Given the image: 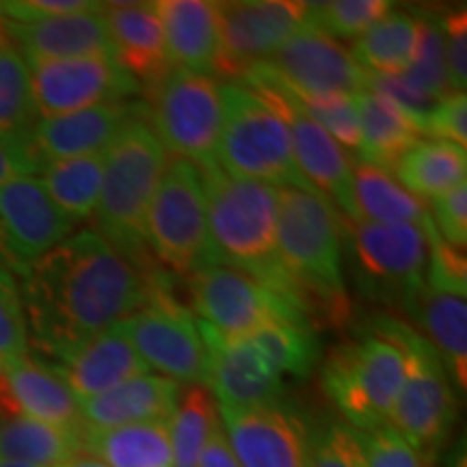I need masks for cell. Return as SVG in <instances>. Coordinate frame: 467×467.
Instances as JSON below:
<instances>
[{
	"label": "cell",
	"mask_w": 467,
	"mask_h": 467,
	"mask_svg": "<svg viewBox=\"0 0 467 467\" xmlns=\"http://www.w3.org/2000/svg\"><path fill=\"white\" fill-rule=\"evenodd\" d=\"M219 169L232 178L314 192L296 169L284 117L247 85H223ZM318 195V192H317Z\"/></svg>",
	"instance_id": "6"
},
{
	"label": "cell",
	"mask_w": 467,
	"mask_h": 467,
	"mask_svg": "<svg viewBox=\"0 0 467 467\" xmlns=\"http://www.w3.org/2000/svg\"><path fill=\"white\" fill-rule=\"evenodd\" d=\"M219 426V402L206 385L182 389L173 416L169 418L175 467H197L203 448Z\"/></svg>",
	"instance_id": "35"
},
{
	"label": "cell",
	"mask_w": 467,
	"mask_h": 467,
	"mask_svg": "<svg viewBox=\"0 0 467 467\" xmlns=\"http://www.w3.org/2000/svg\"><path fill=\"white\" fill-rule=\"evenodd\" d=\"M418 16L388 11L353 42L355 61L370 76H400L411 67L418 50Z\"/></svg>",
	"instance_id": "33"
},
{
	"label": "cell",
	"mask_w": 467,
	"mask_h": 467,
	"mask_svg": "<svg viewBox=\"0 0 467 467\" xmlns=\"http://www.w3.org/2000/svg\"><path fill=\"white\" fill-rule=\"evenodd\" d=\"M342 217L325 197L279 186L277 262L292 299L307 318L342 325L350 303L342 277Z\"/></svg>",
	"instance_id": "2"
},
{
	"label": "cell",
	"mask_w": 467,
	"mask_h": 467,
	"mask_svg": "<svg viewBox=\"0 0 467 467\" xmlns=\"http://www.w3.org/2000/svg\"><path fill=\"white\" fill-rule=\"evenodd\" d=\"M74 223L37 175H20L0 189V265L25 273L72 234Z\"/></svg>",
	"instance_id": "17"
},
{
	"label": "cell",
	"mask_w": 467,
	"mask_h": 467,
	"mask_svg": "<svg viewBox=\"0 0 467 467\" xmlns=\"http://www.w3.org/2000/svg\"><path fill=\"white\" fill-rule=\"evenodd\" d=\"M0 33H3V20H0Z\"/></svg>",
	"instance_id": "53"
},
{
	"label": "cell",
	"mask_w": 467,
	"mask_h": 467,
	"mask_svg": "<svg viewBox=\"0 0 467 467\" xmlns=\"http://www.w3.org/2000/svg\"><path fill=\"white\" fill-rule=\"evenodd\" d=\"M39 171L50 200L74 225L96 214L104 178V151L48 162Z\"/></svg>",
	"instance_id": "34"
},
{
	"label": "cell",
	"mask_w": 467,
	"mask_h": 467,
	"mask_svg": "<svg viewBox=\"0 0 467 467\" xmlns=\"http://www.w3.org/2000/svg\"><path fill=\"white\" fill-rule=\"evenodd\" d=\"M189 292L197 320L223 337L251 336L279 320L312 325L296 303L268 288L258 277L217 262L192 273Z\"/></svg>",
	"instance_id": "11"
},
{
	"label": "cell",
	"mask_w": 467,
	"mask_h": 467,
	"mask_svg": "<svg viewBox=\"0 0 467 467\" xmlns=\"http://www.w3.org/2000/svg\"><path fill=\"white\" fill-rule=\"evenodd\" d=\"M102 11L48 17L28 25L3 20V33L28 67L48 61H63V58L113 57Z\"/></svg>",
	"instance_id": "22"
},
{
	"label": "cell",
	"mask_w": 467,
	"mask_h": 467,
	"mask_svg": "<svg viewBox=\"0 0 467 467\" xmlns=\"http://www.w3.org/2000/svg\"><path fill=\"white\" fill-rule=\"evenodd\" d=\"M422 134L435 141H448L465 148L467 145V98L452 93L435 104L422 119Z\"/></svg>",
	"instance_id": "44"
},
{
	"label": "cell",
	"mask_w": 467,
	"mask_h": 467,
	"mask_svg": "<svg viewBox=\"0 0 467 467\" xmlns=\"http://www.w3.org/2000/svg\"><path fill=\"white\" fill-rule=\"evenodd\" d=\"M102 9V3H91V0H7V3H0V20L28 25V22L48 20V17Z\"/></svg>",
	"instance_id": "46"
},
{
	"label": "cell",
	"mask_w": 467,
	"mask_h": 467,
	"mask_svg": "<svg viewBox=\"0 0 467 467\" xmlns=\"http://www.w3.org/2000/svg\"><path fill=\"white\" fill-rule=\"evenodd\" d=\"M22 277V306L33 340L44 353L63 359L141 309L159 273L148 277L100 232L80 230Z\"/></svg>",
	"instance_id": "1"
},
{
	"label": "cell",
	"mask_w": 467,
	"mask_h": 467,
	"mask_svg": "<svg viewBox=\"0 0 467 467\" xmlns=\"http://www.w3.org/2000/svg\"><path fill=\"white\" fill-rule=\"evenodd\" d=\"M208 350L206 388L221 409H255L282 402L284 375L265 350L244 337H223L197 320Z\"/></svg>",
	"instance_id": "18"
},
{
	"label": "cell",
	"mask_w": 467,
	"mask_h": 467,
	"mask_svg": "<svg viewBox=\"0 0 467 467\" xmlns=\"http://www.w3.org/2000/svg\"><path fill=\"white\" fill-rule=\"evenodd\" d=\"M366 467H424V461L392 426L359 433Z\"/></svg>",
	"instance_id": "43"
},
{
	"label": "cell",
	"mask_w": 467,
	"mask_h": 467,
	"mask_svg": "<svg viewBox=\"0 0 467 467\" xmlns=\"http://www.w3.org/2000/svg\"><path fill=\"white\" fill-rule=\"evenodd\" d=\"M435 230L454 249H463L467 243V184L454 186L452 191L435 197L433 210Z\"/></svg>",
	"instance_id": "47"
},
{
	"label": "cell",
	"mask_w": 467,
	"mask_h": 467,
	"mask_svg": "<svg viewBox=\"0 0 467 467\" xmlns=\"http://www.w3.org/2000/svg\"><path fill=\"white\" fill-rule=\"evenodd\" d=\"M119 325L150 370L175 383L206 385L208 350L197 318L173 299L161 275L154 279L148 303Z\"/></svg>",
	"instance_id": "12"
},
{
	"label": "cell",
	"mask_w": 467,
	"mask_h": 467,
	"mask_svg": "<svg viewBox=\"0 0 467 467\" xmlns=\"http://www.w3.org/2000/svg\"><path fill=\"white\" fill-rule=\"evenodd\" d=\"M0 411L17 413L57 429L83 433L80 400L55 366L22 355L0 366Z\"/></svg>",
	"instance_id": "20"
},
{
	"label": "cell",
	"mask_w": 467,
	"mask_h": 467,
	"mask_svg": "<svg viewBox=\"0 0 467 467\" xmlns=\"http://www.w3.org/2000/svg\"><path fill=\"white\" fill-rule=\"evenodd\" d=\"M295 96V93H292ZM296 98V96H295ZM301 109L329 134L340 148L358 151L361 141L359 113L355 96H327V98H296Z\"/></svg>",
	"instance_id": "40"
},
{
	"label": "cell",
	"mask_w": 467,
	"mask_h": 467,
	"mask_svg": "<svg viewBox=\"0 0 467 467\" xmlns=\"http://www.w3.org/2000/svg\"><path fill=\"white\" fill-rule=\"evenodd\" d=\"M446 46L448 80L452 93H463L467 85V11L465 7L440 14Z\"/></svg>",
	"instance_id": "45"
},
{
	"label": "cell",
	"mask_w": 467,
	"mask_h": 467,
	"mask_svg": "<svg viewBox=\"0 0 467 467\" xmlns=\"http://www.w3.org/2000/svg\"><path fill=\"white\" fill-rule=\"evenodd\" d=\"M197 467H241L236 454L232 452L230 441H227L223 424H221L219 429L214 431V435L210 437V441L206 443V448H203Z\"/></svg>",
	"instance_id": "49"
},
{
	"label": "cell",
	"mask_w": 467,
	"mask_h": 467,
	"mask_svg": "<svg viewBox=\"0 0 467 467\" xmlns=\"http://www.w3.org/2000/svg\"><path fill=\"white\" fill-rule=\"evenodd\" d=\"M405 375V348L379 320L370 334L331 350L323 388L350 429L370 433L388 424Z\"/></svg>",
	"instance_id": "5"
},
{
	"label": "cell",
	"mask_w": 467,
	"mask_h": 467,
	"mask_svg": "<svg viewBox=\"0 0 467 467\" xmlns=\"http://www.w3.org/2000/svg\"><path fill=\"white\" fill-rule=\"evenodd\" d=\"M180 392V383L145 372L128 379L109 392L80 400V418L87 431L161 422L173 416Z\"/></svg>",
	"instance_id": "25"
},
{
	"label": "cell",
	"mask_w": 467,
	"mask_h": 467,
	"mask_svg": "<svg viewBox=\"0 0 467 467\" xmlns=\"http://www.w3.org/2000/svg\"><path fill=\"white\" fill-rule=\"evenodd\" d=\"M145 236L151 255L178 275L214 265L208 236L206 182L200 167L171 159L151 200Z\"/></svg>",
	"instance_id": "9"
},
{
	"label": "cell",
	"mask_w": 467,
	"mask_h": 467,
	"mask_svg": "<svg viewBox=\"0 0 467 467\" xmlns=\"http://www.w3.org/2000/svg\"><path fill=\"white\" fill-rule=\"evenodd\" d=\"M0 467H42V465H31V463H14V461H0Z\"/></svg>",
	"instance_id": "51"
},
{
	"label": "cell",
	"mask_w": 467,
	"mask_h": 467,
	"mask_svg": "<svg viewBox=\"0 0 467 467\" xmlns=\"http://www.w3.org/2000/svg\"><path fill=\"white\" fill-rule=\"evenodd\" d=\"M353 208L355 221L381 225H418L433 223L431 208L411 195L392 173L381 167H353Z\"/></svg>",
	"instance_id": "30"
},
{
	"label": "cell",
	"mask_w": 467,
	"mask_h": 467,
	"mask_svg": "<svg viewBox=\"0 0 467 467\" xmlns=\"http://www.w3.org/2000/svg\"><path fill=\"white\" fill-rule=\"evenodd\" d=\"M28 350V327L22 295L7 266L0 265V366Z\"/></svg>",
	"instance_id": "41"
},
{
	"label": "cell",
	"mask_w": 467,
	"mask_h": 467,
	"mask_svg": "<svg viewBox=\"0 0 467 467\" xmlns=\"http://www.w3.org/2000/svg\"><path fill=\"white\" fill-rule=\"evenodd\" d=\"M309 467H366L364 446L355 429L331 424L312 440Z\"/></svg>",
	"instance_id": "42"
},
{
	"label": "cell",
	"mask_w": 467,
	"mask_h": 467,
	"mask_svg": "<svg viewBox=\"0 0 467 467\" xmlns=\"http://www.w3.org/2000/svg\"><path fill=\"white\" fill-rule=\"evenodd\" d=\"M407 355V375L389 413L388 426L422 461L435 459L457 424V394L440 353L420 331L396 318H381Z\"/></svg>",
	"instance_id": "7"
},
{
	"label": "cell",
	"mask_w": 467,
	"mask_h": 467,
	"mask_svg": "<svg viewBox=\"0 0 467 467\" xmlns=\"http://www.w3.org/2000/svg\"><path fill=\"white\" fill-rule=\"evenodd\" d=\"M359 113V156L366 165L394 169L422 137V121L385 93L372 89L355 96Z\"/></svg>",
	"instance_id": "27"
},
{
	"label": "cell",
	"mask_w": 467,
	"mask_h": 467,
	"mask_svg": "<svg viewBox=\"0 0 467 467\" xmlns=\"http://www.w3.org/2000/svg\"><path fill=\"white\" fill-rule=\"evenodd\" d=\"M282 375L307 377L318 364V340L309 323L279 320L251 334Z\"/></svg>",
	"instance_id": "38"
},
{
	"label": "cell",
	"mask_w": 467,
	"mask_h": 467,
	"mask_svg": "<svg viewBox=\"0 0 467 467\" xmlns=\"http://www.w3.org/2000/svg\"><path fill=\"white\" fill-rule=\"evenodd\" d=\"M39 171L28 134L20 139H0V189L20 175H35Z\"/></svg>",
	"instance_id": "48"
},
{
	"label": "cell",
	"mask_w": 467,
	"mask_h": 467,
	"mask_svg": "<svg viewBox=\"0 0 467 467\" xmlns=\"http://www.w3.org/2000/svg\"><path fill=\"white\" fill-rule=\"evenodd\" d=\"M342 225L348 234L361 290L375 299L399 303L409 312L426 282L429 225H381L344 217Z\"/></svg>",
	"instance_id": "10"
},
{
	"label": "cell",
	"mask_w": 467,
	"mask_h": 467,
	"mask_svg": "<svg viewBox=\"0 0 467 467\" xmlns=\"http://www.w3.org/2000/svg\"><path fill=\"white\" fill-rule=\"evenodd\" d=\"M221 424L241 467H309L306 424L282 405L221 409Z\"/></svg>",
	"instance_id": "19"
},
{
	"label": "cell",
	"mask_w": 467,
	"mask_h": 467,
	"mask_svg": "<svg viewBox=\"0 0 467 467\" xmlns=\"http://www.w3.org/2000/svg\"><path fill=\"white\" fill-rule=\"evenodd\" d=\"M301 0H243L219 3V55L214 74L243 80L266 63L306 25Z\"/></svg>",
	"instance_id": "14"
},
{
	"label": "cell",
	"mask_w": 467,
	"mask_h": 467,
	"mask_svg": "<svg viewBox=\"0 0 467 467\" xmlns=\"http://www.w3.org/2000/svg\"><path fill=\"white\" fill-rule=\"evenodd\" d=\"M151 128L173 159L210 173L219 167L217 151L223 130V96L213 76L173 67L150 89Z\"/></svg>",
	"instance_id": "8"
},
{
	"label": "cell",
	"mask_w": 467,
	"mask_h": 467,
	"mask_svg": "<svg viewBox=\"0 0 467 467\" xmlns=\"http://www.w3.org/2000/svg\"><path fill=\"white\" fill-rule=\"evenodd\" d=\"M7 42V37H5V33H0V46Z\"/></svg>",
	"instance_id": "52"
},
{
	"label": "cell",
	"mask_w": 467,
	"mask_h": 467,
	"mask_svg": "<svg viewBox=\"0 0 467 467\" xmlns=\"http://www.w3.org/2000/svg\"><path fill=\"white\" fill-rule=\"evenodd\" d=\"M83 433L0 411V461L61 467L80 452Z\"/></svg>",
	"instance_id": "31"
},
{
	"label": "cell",
	"mask_w": 467,
	"mask_h": 467,
	"mask_svg": "<svg viewBox=\"0 0 467 467\" xmlns=\"http://www.w3.org/2000/svg\"><path fill=\"white\" fill-rule=\"evenodd\" d=\"M156 14L165 33L171 66L197 74H214L219 55V3L159 0Z\"/></svg>",
	"instance_id": "26"
},
{
	"label": "cell",
	"mask_w": 467,
	"mask_h": 467,
	"mask_svg": "<svg viewBox=\"0 0 467 467\" xmlns=\"http://www.w3.org/2000/svg\"><path fill=\"white\" fill-rule=\"evenodd\" d=\"M418 50L411 67L405 74L396 76L409 89L429 98L431 102H440L452 96L451 80H448L446 46H443V31L440 14L418 11Z\"/></svg>",
	"instance_id": "36"
},
{
	"label": "cell",
	"mask_w": 467,
	"mask_h": 467,
	"mask_svg": "<svg viewBox=\"0 0 467 467\" xmlns=\"http://www.w3.org/2000/svg\"><path fill=\"white\" fill-rule=\"evenodd\" d=\"M392 11L388 0H334V3H307L306 25L318 28L331 39L355 42L375 22Z\"/></svg>",
	"instance_id": "39"
},
{
	"label": "cell",
	"mask_w": 467,
	"mask_h": 467,
	"mask_svg": "<svg viewBox=\"0 0 467 467\" xmlns=\"http://www.w3.org/2000/svg\"><path fill=\"white\" fill-rule=\"evenodd\" d=\"M37 119H55L100 104L124 102L141 85L115 57H80L28 67Z\"/></svg>",
	"instance_id": "15"
},
{
	"label": "cell",
	"mask_w": 467,
	"mask_h": 467,
	"mask_svg": "<svg viewBox=\"0 0 467 467\" xmlns=\"http://www.w3.org/2000/svg\"><path fill=\"white\" fill-rule=\"evenodd\" d=\"M55 368L78 400L93 399L128 379L150 372L121 325L110 327L89 342L80 344Z\"/></svg>",
	"instance_id": "24"
},
{
	"label": "cell",
	"mask_w": 467,
	"mask_h": 467,
	"mask_svg": "<svg viewBox=\"0 0 467 467\" xmlns=\"http://www.w3.org/2000/svg\"><path fill=\"white\" fill-rule=\"evenodd\" d=\"M409 314L424 327L426 340L433 344L446 366L454 389L467 388V303L463 295L435 288L424 282Z\"/></svg>",
	"instance_id": "28"
},
{
	"label": "cell",
	"mask_w": 467,
	"mask_h": 467,
	"mask_svg": "<svg viewBox=\"0 0 467 467\" xmlns=\"http://www.w3.org/2000/svg\"><path fill=\"white\" fill-rule=\"evenodd\" d=\"M258 67L296 98L358 96L370 85V74L355 61L350 50L309 25H303Z\"/></svg>",
	"instance_id": "16"
},
{
	"label": "cell",
	"mask_w": 467,
	"mask_h": 467,
	"mask_svg": "<svg viewBox=\"0 0 467 467\" xmlns=\"http://www.w3.org/2000/svg\"><path fill=\"white\" fill-rule=\"evenodd\" d=\"M102 14L115 61L139 85L154 89L173 69L154 3H115L107 5Z\"/></svg>",
	"instance_id": "23"
},
{
	"label": "cell",
	"mask_w": 467,
	"mask_h": 467,
	"mask_svg": "<svg viewBox=\"0 0 467 467\" xmlns=\"http://www.w3.org/2000/svg\"><path fill=\"white\" fill-rule=\"evenodd\" d=\"M396 180L418 200H431L465 182L467 151L461 145L426 139L394 165Z\"/></svg>",
	"instance_id": "32"
},
{
	"label": "cell",
	"mask_w": 467,
	"mask_h": 467,
	"mask_svg": "<svg viewBox=\"0 0 467 467\" xmlns=\"http://www.w3.org/2000/svg\"><path fill=\"white\" fill-rule=\"evenodd\" d=\"M61 467H107L104 463H100L98 459L89 457L87 452H78L76 457H72L67 461V463H63Z\"/></svg>",
	"instance_id": "50"
},
{
	"label": "cell",
	"mask_w": 467,
	"mask_h": 467,
	"mask_svg": "<svg viewBox=\"0 0 467 467\" xmlns=\"http://www.w3.org/2000/svg\"><path fill=\"white\" fill-rule=\"evenodd\" d=\"M167 162V151L145 113L132 117L104 150L98 232L143 271L148 265L145 223Z\"/></svg>",
	"instance_id": "4"
},
{
	"label": "cell",
	"mask_w": 467,
	"mask_h": 467,
	"mask_svg": "<svg viewBox=\"0 0 467 467\" xmlns=\"http://www.w3.org/2000/svg\"><path fill=\"white\" fill-rule=\"evenodd\" d=\"M37 121L31 96V72L14 46H0V139H20Z\"/></svg>",
	"instance_id": "37"
},
{
	"label": "cell",
	"mask_w": 467,
	"mask_h": 467,
	"mask_svg": "<svg viewBox=\"0 0 467 467\" xmlns=\"http://www.w3.org/2000/svg\"><path fill=\"white\" fill-rule=\"evenodd\" d=\"M203 182L214 262L247 271L296 303L277 262L279 186L232 178L219 167L203 173Z\"/></svg>",
	"instance_id": "3"
},
{
	"label": "cell",
	"mask_w": 467,
	"mask_h": 467,
	"mask_svg": "<svg viewBox=\"0 0 467 467\" xmlns=\"http://www.w3.org/2000/svg\"><path fill=\"white\" fill-rule=\"evenodd\" d=\"M80 452L107 467H175L169 420L83 431Z\"/></svg>",
	"instance_id": "29"
},
{
	"label": "cell",
	"mask_w": 467,
	"mask_h": 467,
	"mask_svg": "<svg viewBox=\"0 0 467 467\" xmlns=\"http://www.w3.org/2000/svg\"><path fill=\"white\" fill-rule=\"evenodd\" d=\"M243 83L258 91L284 117L292 139V156L303 180L336 210L340 208L344 219L355 221L353 162L347 151L301 109L296 98L279 80L262 67L251 69Z\"/></svg>",
	"instance_id": "13"
},
{
	"label": "cell",
	"mask_w": 467,
	"mask_h": 467,
	"mask_svg": "<svg viewBox=\"0 0 467 467\" xmlns=\"http://www.w3.org/2000/svg\"><path fill=\"white\" fill-rule=\"evenodd\" d=\"M141 113V104L109 102L55 119H37L28 132V145L39 169L55 161L102 154L121 128Z\"/></svg>",
	"instance_id": "21"
}]
</instances>
